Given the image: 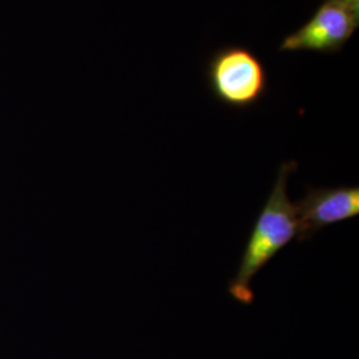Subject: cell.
Returning <instances> with one entry per match:
<instances>
[{
    "label": "cell",
    "instance_id": "cell-1",
    "mask_svg": "<svg viewBox=\"0 0 359 359\" xmlns=\"http://www.w3.org/2000/svg\"><path fill=\"white\" fill-rule=\"evenodd\" d=\"M297 168L295 161L281 164L274 187L246 241L238 269L228 285V293L241 305L253 304L252 281L298 234L295 203L287 194V181Z\"/></svg>",
    "mask_w": 359,
    "mask_h": 359
},
{
    "label": "cell",
    "instance_id": "cell-2",
    "mask_svg": "<svg viewBox=\"0 0 359 359\" xmlns=\"http://www.w3.org/2000/svg\"><path fill=\"white\" fill-rule=\"evenodd\" d=\"M206 81L218 103L246 111L259 103L268 92V71L255 52L245 46H224L206 65Z\"/></svg>",
    "mask_w": 359,
    "mask_h": 359
},
{
    "label": "cell",
    "instance_id": "cell-3",
    "mask_svg": "<svg viewBox=\"0 0 359 359\" xmlns=\"http://www.w3.org/2000/svg\"><path fill=\"white\" fill-rule=\"evenodd\" d=\"M358 25V18L344 6L325 0L304 26L283 39L280 51L337 53L345 47Z\"/></svg>",
    "mask_w": 359,
    "mask_h": 359
},
{
    "label": "cell",
    "instance_id": "cell-4",
    "mask_svg": "<svg viewBox=\"0 0 359 359\" xmlns=\"http://www.w3.org/2000/svg\"><path fill=\"white\" fill-rule=\"evenodd\" d=\"M298 241L313 238L335 224L359 216L358 185L334 188H308L302 200L295 203Z\"/></svg>",
    "mask_w": 359,
    "mask_h": 359
},
{
    "label": "cell",
    "instance_id": "cell-5",
    "mask_svg": "<svg viewBox=\"0 0 359 359\" xmlns=\"http://www.w3.org/2000/svg\"><path fill=\"white\" fill-rule=\"evenodd\" d=\"M335 3L344 6L350 13H353L355 18L359 19V0H333Z\"/></svg>",
    "mask_w": 359,
    "mask_h": 359
}]
</instances>
